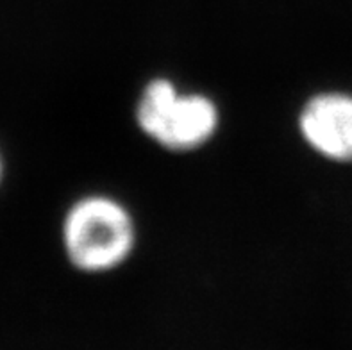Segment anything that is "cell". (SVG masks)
Segmentation results:
<instances>
[{
  "label": "cell",
  "instance_id": "cell-3",
  "mask_svg": "<svg viewBox=\"0 0 352 350\" xmlns=\"http://www.w3.org/2000/svg\"><path fill=\"white\" fill-rule=\"evenodd\" d=\"M302 138L327 160L352 161V95L320 94L304 104L299 116Z\"/></svg>",
  "mask_w": 352,
  "mask_h": 350
},
{
  "label": "cell",
  "instance_id": "cell-2",
  "mask_svg": "<svg viewBox=\"0 0 352 350\" xmlns=\"http://www.w3.org/2000/svg\"><path fill=\"white\" fill-rule=\"evenodd\" d=\"M142 133L174 152L195 151L210 142L219 127V109L210 97L179 94L168 79H152L136 106Z\"/></svg>",
  "mask_w": 352,
  "mask_h": 350
},
{
  "label": "cell",
  "instance_id": "cell-1",
  "mask_svg": "<svg viewBox=\"0 0 352 350\" xmlns=\"http://www.w3.org/2000/svg\"><path fill=\"white\" fill-rule=\"evenodd\" d=\"M134 241L133 217L111 197H82L68 209L63 222V245L68 259L89 274L113 270L127 261Z\"/></svg>",
  "mask_w": 352,
  "mask_h": 350
}]
</instances>
